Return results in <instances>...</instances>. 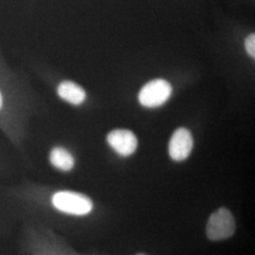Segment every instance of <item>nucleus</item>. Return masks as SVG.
I'll list each match as a JSON object with an SVG mask.
<instances>
[{"instance_id":"nucleus-1","label":"nucleus","mask_w":255,"mask_h":255,"mask_svg":"<svg viewBox=\"0 0 255 255\" xmlns=\"http://www.w3.org/2000/svg\"><path fill=\"white\" fill-rule=\"evenodd\" d=\"M25 249L31 255H83L76 252L52 229L42 224L27 229Z\"/></svg>"},{"instance_id":"nucleus-2","label":"nucleus","mask_w":255,"mask_h":255,"mask_svg":"<svg viewBox=\"0 0 255 255\" xmlns=\"http://www.w3.org/2000/svg\"><path fill=\"white\" fill-rule=\"evenodd\" d=\"M50 203L59 213L72 217H86L93 213L95 203L91 198L80 192L60 190L51 196Z\"/></svg>"},{"instance_id":"nucleus-3","label":"nucleus","mask_w":255,"mask_h":255,"mask_svg":"<svg viewBox=\"0 0 255 255\" xmlns=\"http://www.w3.org/2000/svg\"><path fill=\"white\" fill-rule=\"evenodd\" d=\"M237 232V220L231 210L220 207L208 218L205 226V236L212 242L228 240Z\"/></svg>"},{"instance_id":"nucleus-4","label":"nucleus","mask_w":255,"mask_h":255,"mask_svg":"<svg viewBox=\"0 0 255 255\" xmlns=\"http://www.w3.org/2000/svg\"><path fill=\"white\" fill-rule=\"evenodd\" d=\"M172 94V86L163 79H157L147 82L138 95L142 106L146 108H157L164 105Z\"/></svg>"},{"instance_id":"nucleus-5","label":"nucleus","mask_w":255,"mask_h":255,"mask_svg":"<svg viewBox=\"0 0 255 255\" xmlns=\"http://www.w3.org/2000/svg\"><path fill=\"white\" fill-rule=\"evenodd\" d=\"M194 140L189 129L185 128H177L168 144V154L175 162L186 160L193 150Z\"/></svg>"},{"instance_id":"nucleus-6","label":"nucleus","mask_w":255,"mask_h":255,"mask_svg":"<svg viewBox=\"0 0 255 255\" xmlns=\"http://www.w3.org/2000/svg\"><path fill=\"white\" fill-rule=\"evenodd\" d=\"M107 143L119 156L128 157L136 151L138 139L128 129H114L107 135Z\"/></svg>"},{"instance_id":"nucleus-7","label":"nucleus","mask_w":255,"mask_h":255,"mask_svg":"<svg viewBox=\"0 0 255 255\" xmlns=\"http://www.w3.org/2000/svg\"><path fill=\"white\" fill-rule=\"evenodd\" d=\"M59 97L73 105H81L86 100V93L79 84L69 81L61 82L58 86Z\"/></svg>"},{"instance_id":"nucleus-8","label":"nucleus","mask_w":255,"mask_h":255,"mask_svg":"<svg viewBox=\"0 0 255 255\" xmlns=\"http://www.w3.org/2000/svg\"><path fill=\"white\" fill-rule=\"evenodd\" d=\"M50 164L58 170L68 172L73 169L75 158L67 149L62 146H56L49 153Z\"/></svg>"},{"instance_id":"nucleus-9","label":"nucleus","mask_w":255,"mask_h":255,"mask_svg":"<svg viewBox=\"0 0 255 255\" xmlns=\"http://www.w3.org/2000/svg\"><path fill=\"white\" fill-rule=\"evenodd\" d=\"M245 47L247 52L253 59L255 58V33L250 34L245 40Z\"/></svg>"},{"instance_id":"nucleus-10","label":"nucleus","mask_w":255,"mask_h":255,"mask_svg":"<svg viewBox=\"0 0 255 255\" xmlns=\"http://www.w3.org/2000/svg\"><path fill=\"white\" fill-rule=\"evenodd\" d=\"M2 105H3V99H2V95H1V92H0V109H1Z\"/></svg>"},{"instance_id":"nucleus-11","label":"nucleus","mask_w":255,"mask_h":255,"mask_svg":"<svg viewBox=\"0 0 255 255\" xmlns=\"http://www.w3.org/2000/svg\"><path fill=\"white\" fill-rule=\"evenodd\" d=\"M146 255V254H137V255Z\"/></svg>"}]
</instances>
